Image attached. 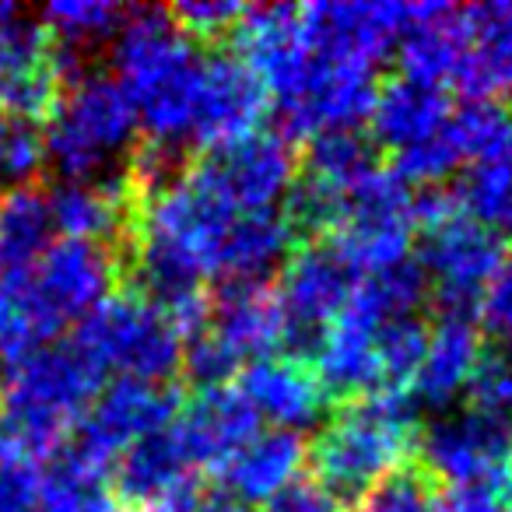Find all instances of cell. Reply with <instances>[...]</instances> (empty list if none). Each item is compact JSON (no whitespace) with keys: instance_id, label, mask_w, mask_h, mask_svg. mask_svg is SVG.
<instances>
[{"instance_id":"3957f363","label":"cell","mask_w":512,"mask_h":512,"mask_svg":"<svg viewBox=\"0 0 512 512\" xmlns=\"http://www.w3.org/2000/svg\"><path fill=\"white\" fill-rule=\"evenodd\" d=\"M414 404L407 393H369L337 407L309 449L316 488L330 498H358L400 470L414 449Z\"/></svg>"},{"instance_id":"9c48e42d","label":"cell","mask_w":512,"mask_h":512,"mask_svg":"<svg viewBox=\"0 0 512 512\" xmlns=\"http://www.w3.org/2000/svg\"><path fill=\"white\" fill-rule=\"evenodd\" d=\"M179 411V390L169 383H137V379H116L113 386L92 400L78 428L74 453L88 463L109 470L134 442L162 432L172 425Z\"/></svg>"},{"instance_id":"7a4b0ae2","label":"cell","mask_w":512,"mask_h":512,"mask_svg":"<svg viewBox=\"0 0 512 512\" xmlns=\"http://www.w3.org/2000/svg\"><path fill=\"white\" fill-rule=\"evenodd\" d=\"M116 85L134 106L151 144L176 155V144L190 141L193 102L200 85L197 43L186 39L169 11H137L116 32Z\"/></svg>"},{"instance_id":"83f0119b","label":"cell","mask_w":512,"mask_h":512,"mask_svg":"<svg viewBox=\"0 0 512 512\" xmlns=\"http://www.w3.org/2000/svg\"><path fill=\"white\" fill-rule=\"evenodd\" d=\"M432 477L425 470H393L362 495L355 512H432Z\"/></svg>"},{"instance_id":"4316f807","label":"cell","mask_w":512,"mask_h":512,"mask_svg":"<svg viewBox=\"0 0 512 512\" xmlns=\"http://www.w3.org/2000/svg\"><path fill=\"white\" fill-rule=\"evenodd\" d=\"M463 390H467L470 411L512 421V351L481 348Z\"/></svg>"},{"instance_id":"7402d4cb","label":"cell","mask_w":512,"mask_h":512,"mask_svg":"<svg viewBox=\"0 0 512 512\" xmlns=\"http://www.w3.org/2000/svg\"><path fill=\"white\" fill-rule=\"evenodd\" d=\"M481 348L484 344L477 337L474 320H467V316H442L435 323V330H428L425 355H421V365L411 379L414 400L432 407L453 404L456 393L467 386Z\"/></svg>"},{"instance_id":"5b68a950","label":"cell","mask_w":512,"mask_h":512,"mask_svg":"<svg viewBox=\"0 0 512 512\" xmlns=\"http://www.w3.org/2000/svg\"><path fill=\"white\" fill-rule=\"evenodd\" d=\"M421 274L435 285L442 316H467L481 309L491 278L505 264V242L463 214L453 190L428 193L418 204Z\"/></svg>"},{"instance_id":"9a60e30c","label":"cell","mask_w":512,"mask_h":512,"mask_svg":"<svg viewBox=\"0 0 512 512\" xmlns=\"http://www.w3.org/2000/svg\"><path fill=\"white\" fill-rule=\"evenodd\" d=\"M172 432L193 467L218 470L235 449L260 432V418L239 386H207L190 400L183 418L172 421Z\"/></svg>"},{"instance_id":"4dcf8cb0","label":"cell","mask_w":512,"mask_h":512,"mask_svg":"<svg viewBox=\"0 0 512 512\" xmlns=\"http://www.w3.org/2000/svg\"><path fill=\"white\" fill-rule=\"evenodd\" d=\"M481 313L491 330L512 337V260H505L502 271L491 278L488 292L481 299Z\"/></svg>"},{"instance_id":"d590c367","label":"cell","mask_w":512,"mask_h":512,"mask_svg":"<svg viewBox=\"0 0 512 512\" xmlns=\"http://www.w3.org/2000/svg\"><path fill=\"white\" fill-rule=\"evenodd\" d=\"M11 123H15V120H8V116H0V162H4V148H8Z\"/></svg>"},{"instance_id":"8992f818","label":"cell","mask_w":512,"mask_h":512,"mask_svg":"<svg viewBox=\"0 0 512 512\" xmlns=\"http://www.w3.org/2000/svg\"><path fill=\"white\" fill-rule=\"evenodd\" d=\"M137 113L123 88L106 74L71 78L50 127L43 134L46 162H53L64 183L102 179L106 165L127 151Z\"/></svg>"},{"instance_id":"836d02e7","label":"cell","mask_w":512,"mask_h":512,"mask_svg":"<svg viewBox=\"0 0 512 512\" xmlns=\"http://www.w3.org/2000/svg\"><path fill=\"white\" fill-rule=\"evenodd\" d=\"M502 495H498V502H502V509L505 512H512V453H509V460H505V470H502Z\"/></svg>"},{"instance_id":"6da1fadb","label":"cell","mask_w":512,"mask_h":512,"mask_svg":"<svg viewBox=\"0 0 512 512\" xmlns=\"http://www.w3.org/2000/svg\"><path fill=\"white\" fill-rule=\"evenodd\" d=\"M102 372L71 344H43L8 362L0 407V463L43 467L99 397Z\"/></svg>"},{"instance_id":"d4e9b609","label":"cell","mask_w":512,"mask_h":512,"mask_svg":"<svg viewBox=\"0 0 512 512\" xmlns=\"http://www.w3.org/2000/svg\"><path fill=\"white\" fill-rule=\"evenodd\" d=\"M453 193L470 221L488 228L502 242L512 239V155L474 162Z\"/></svg>"},{"instance_id":"e0dca14e","label":"cell","mask_w":512,"mask_h":512,"mask_svg":"<svg viewBox=\"0 0 512 512\" xmlns=\"http://www.w3.org/2000/svg\"><path fill=\"white\" fill-rule=\"evenodd\" d=\"M46 200H50L53 228L64 232V239L127 246L130 221H134V190L127 179L60 183Z\"/></svg>"},{"instance_id":"7c38bea8","label":"cell","mask_w":512,"mask_h":512,"mask_svg":"<svg viewBox=\"0 0 512 512\" xmlns=\"http://www.w3.org/2000/svg\"><path fill=\"white\" fill-rule=\"evenodd\" d=\"M197 165L239 211L249 214L281 211L278 204L295 186L292 144L267 130H253L225 148H211Z\"/></svg>"},{"instance_id":"2e32d148","label":"cell","mask_w":512,"mask_h":512,"mask_svg":"<svg viewBox=\"0 0 512 512\" xmlns=\"http://www.w3.org/2000/svg\"><path fill=\"white\" fill-rule=\"evenodd\" d=\"M376 323L362 320L351 309H341L313 348V372L323 397L358 400L369 393H386L383 365L376 351Z\"/></svg>"},{"instance_id":"8fae6325","label":"cell","mask_w":512,"mask_h":512,"mask_svg":"<svg viewBox=\"0 0 512 512\" xmlns=\"http://www.w3.org/2000/svg\"><path fill=\"white\" fill-rule=\"evenodd\" d=\"M418 449L428 477L449 481L453 488H488V481L502 477L512 453V421L467 407L435 421Z\"/></svg>"},{"instance_id":"4fadbf2b","label":"cell","mask_w":512,"mask_h":512,"mask_svg":"<svg viewBox=\"0 0 512 512\" xmlns=\"http://www.w3.org/2000/svg\"><path fill=\"white\" fill-rule=\"evenodd\" d=\"M351 285H355V271L337 256L330 242L316 239L309 246L295 249L278 288L288 323V344L313 351L320 334L344 309Z\"/></svg>"},{"instance_id":"30bf717a","label":"cell","mask_w":512,"mask_h":512,"mask_svg":"<svg viewBox=\"0 0 512 512\" xmlns=\"http://www.w3.org/2000/svg\"><path fill=\"white\" fill-rule=\"evenodd\" d=\"M414 4H309L299 8L302 32L320 60L372 74L411 25Z\"/></svg>"},{"instance_id":"ac0fdd59","label":"cell","mask_w":512,"mask_h":512,"mask_svg":"<svg viewBox=\"0 0 512 512\" xmlns=\"http://www.w3.org/2000/svg\"><path fill=\"white\" fill-rule=\"evenodd\" d=\"M239 393L249 400L256 418H271L274 425H281V432L316 425L323 404H327L313 365L299 362V358L253 362L239 379Z\"/></svg>"},{"instance_id":"e575fe53","label":"cell","mask_w":512,"mask_h":512,"mask_svg":"<svg viewBox=\"0 0 512 512\" xmlns=\"http://www.w3.org/2000/svg\"><path fill=\"white\" fill-rule=\"evenodd\" d=\"M193 502H197V495H186V498H179V502L155 505V509H144V512H193Z\"/></svg>"},{"instance_id":"1f68e13d","label":"cell","mask_w":512,"mask_h":512,"mask_svg":"<svg viewBox=\"0 0 512 512\" xmlns=\"http://www.w3.org/2000/svg\"><path fill=\"white\" fill-rule=\"evenodd\" d=\"M264 512H341V505H337L323 488H316V484L295 481L292 488L274 495L271 502L264 505Z\"/></svg>"},{"instance_id":"44dd1931","label":"cell","mask_w":512,"mask_h":512,"mask_svg":"<svg viewBox=\"0 0 512 512\" xmlns=\"http://www.w3.org/2000/svg\"><path fill=\"white\" fill-rule=\"evenodd\" d=\"M463 29H467L463 92L470 99H488V95L512 99V0L463 8Z\"/></svg>"},{"instance_id":"603a6c76","label":"cell","mask_w":512,"mask_h":512,"mask_svg":"<svg viewBox=\"0 0 512 512\" xmlns=\"http://www.w3.org/2000/svg\"><path fill=\"white\" fill-rule=\"evenodd\" d=\"M449 113L453 109H449V95L442 88L421 85V81L411 78H393L390 85H383V92H376L369 120L379 144L404 151L432 137L446 123Z\"/></svg>"},{"instance_id":"277c9868","label":"cell","mask_w":512,"mask_h":512,"mask_svg":"<svg viewBox=\"0 0 512 512\" xmlns=\"http://www.w3.org/2000/svg\"><path fill=\"white\" fill-rule=\"evenodd\" d=\"M288 344L278 288L267 281H228L207 299L204 327L186 337V369L200 386H225L242 362L271 358Z\"/></svg>"},{"instance_id":"52a82bcc","label":"cell","mask_w":512,"mask_h":512,"mask_svg":"<svg viewBox=\"0 0 512 512\" xmlns=\"http://www.w3.org/2000/svg\"><path fill=\"white\" fill-rule=\"evenodd\" d=\"M74 348L106 376L165 383L183 358V337L148 295H109L81 320Z\"/></svg>"},{"instance_id":"cb8c5ba5","label":"cell","mask_w":512,"mask_h":512,"mask_svg":"<svg viewBox=\"0 0 512 512\" xmlns=\"http://www.w3.org/2000/svg\"><path fill=\"white\" fill-rule=\"evenodd\" d=\"M50 200L39 186H15L0 197V274H22L50 246Z\"/></svg>"},{"instance_id":"f1b7e54d","label":"cell","mask_w":512,"mask_h":512,"mask_svg":"<svg viewBox=\"0 0 512 512\" xmlns=\"http://www.w3.org/2000/svg\"><path fill=\"white\" fill-rule=\"evenodd\" d=\"M246 4H176L169 11V18L176 22V29L193 43H214L218 36L235 32V25L246 18Z\"/></svg>"},{"instance_id":"484cf974","label":"cell","mask_w":512,"mask_h":512,"mask_svg":"<svg viewBox=\"0 0 512 512\" xmlns=\"http://www.w3.org/2000/svg\"><path fill=\"white\" fill-rule=\"evenodd\" d=\"M123 22H127V11L109 0H57L43 8V29L64 53L106 43L123 29Z\"/></svg>"},{"instance_id":"ffe728a7","label":"cell","mask_w":512,"mask_h":512,"mask_svg":"<svg viewBox=\"0 0 512 512\" xmlns=\"http://www.w3.org/2000/svg\"><path fill=\"white\" fill-rule=\"evenodd\" d=\"M306 460V446L295 432H256L246 446H239L218 467L221 491L239 505L271 502L285 488H292Z\"/></svg>"},{"instance_id":"ba28073f","label":"cell","mask_w":512,"mask_h":512,"mask_svg":"<svg viewBox=\"0 0 512 512\" xmlns=\"http://www.w3.org/2000/svg\"><path fill=\"white\" fill-rule=\"evenodd\" d=\"M116 274H120V256L109 246L60 239L43 249L29 271H22V281L46 327L60 334L64 323L85 320L99 302L109 299Z\"/></svg>"},{"instance_id":"5bb4252c","label":"cell","mask_w":512,"mask_h":512,"mask_svg":"<svg viewBox=\"0 0 512 512\" xmlns=\"http://www.w3.org/2000/svg\"><path fill=\"white\" fill-rule=\"evenodd\" d=\"M264 106L267 92L256 81V74L239 57L211 53V57H204V67H200L190 141L204 144L211 151L225 148V144L239 141V137H249L260 127Z\"/></svg>"},{"instance_id":"d6a6232c","label":"cell","mask_w":512,"mask_h":512,"mask_svg":"<svg viewBox=\"0 0 512 512\" xmlns=\"http://www.w3.org/2000/svg\"><path fill=\"white\" fill-rule=\"evenodd\" d=\"M432 512H505L491 488H453Z\"/></svg>"},{"instance_id":"d6986e66","label":"cell","mask_w":512,"mask_h":512,"mask_svg":"<svg viewBox=\"0 0 512 512\" xmlns=\"http://www.w3.org/2000/svg\"><path fill=\"white\" fill-rule=\"evenodd\" d=\"M193 463L183 453L176 432L162 428V432L148 435V439L134 442L116 463V491L123 502L137 505V509H155V505H169L179 498L193 495Z\"/></svg>"},{"instance_id":"f546056e","label":"cell","mask_w":512,"mask_h":512,"mask_svg":"<svg viewBox=\"0 0 512 512\" xmlns=\"http://www.w3.org/2000/svg\"><path fill=\"white\" fill-rule=\"evenodd\" d=\"M39 470L22 463H0V512H46Z\"/></svg>"}]
</instances>
